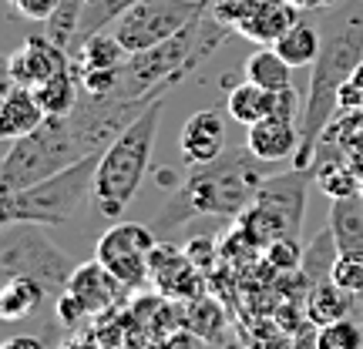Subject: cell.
Masks as SVG:
<instances>
[{
	"label": "cell",
	"mask_w": 363,
	"mask_h": 349,
	"mask_svg": "<svg viewBox=\"0 0 363 349\" xmlns=\"http://www.w3.org/2000/svg\"><path fill=\"white\" fill-rule=\"evenodd\" d=\"M323 44L313 61L310 88L303 98V118H299V131L303 142L293 158L296 168H310L320 138L330 128V121L340 115V88L350 81V74L363 64V0H340L326 11L313 13Z\"/></svg>",
	"instance_id": "cell-1"
},
{
	"label": "cell",
	"mask_w": 363,
	"mask_h": 349,
	"mask_svg": "<svg viewBox=\"0 0 363 349\" xmlns=\"http://www.w3.org/2000/svg\"><path fill=\"white\" fill-rule=\"evenodd\" d=\"M266 181V161L252 155L249 148L225 151L216 161L192 165L189 178L175 185L169 195V205L158 212L155 232L179 229L182 222L195 215H222V219H239L256 192Z\"/></svg>",
	"instance_id": "cell-2"
},
{
	"label": "cell",
	"mask_w": 363,
	"mask_h": 349,
	"mask_svg": "<svg viewBox=\"0 0 363 349\" xmlns=\"http://www.w3.org/2000/svg\"><path fill=\"white\" fill-rule=\"evenodd\" d=\"M235 30L229 24H222L212 11L202 17H195L192 24L179 30L175 38L165 44H158L152 51L131 54L125 67L118 71L115 81V98H138V101H158L165 98L175 84L195 74L202 61H208L219 51L225 40L233 38Z\"/></svg>",
	"instance_id": "cell-3"
},
{
	"label": "cell",
	"mask_w": 363,
	"mask_h": 349,
	"mask_svg": "<svg viewBox=\"0 0 363 349\" xmlns=\"http://www.w3.org/2000/svg\"><path fill=\"white\" fill-rule=\"evenodd\" d=\"M162 108H165V98L148 104L142 115L101 151L94 195H91L101 219L115 222L118 215H125V208L131 205V198L142 188L148 165H152V151H155V135L162 128Z\"/></svg>",
	"instance_id": "cell-4"
},
{
	"label": "cell",
	"mask_w": 363,
	"mask_h": 349,
	"mask_svg": "<svg viewBox=\"0 0 363 349\" xmlns=\"http://www.w3.org/2000/svg\"><path fill=\"white\" fill-rule=\"evenodd\" d=\"M101 151L84 155L81 161L67 165L51 178L38 181L21 192H7L0 202V222H30V225H65L81 212L94 195V178H98Z\"/></svg>",
	"instance_id": "cell-5"
},
{
	"label": "cell",
	"mask_w": 363,
	"mask_h": 349,
	"mask_svg": "<svg viewBox=\"0 0 363 349\" xmlns=\"http://www.w3.org/2000/svg\"><path fill=\"white\" fill-rule=\"evenodd\" d=\"M88 155L81 148L78 135L71 128L67 118L48 115L44 125L24 135V138H13L7 155L0 161V192H21L30 188L38 181L51 178L57 171H65L67 165H74Z\"/></svg>",
	"instance_id": "cell-6"
},
{
	"label": "cell",
	"mask_w": 363,
	"mask_h": 349,
	"mask_svg": "<svg viewBox=\"0 0 363 349\" xmlns=\"http://www.w3.org/2000/svg\"><path fill=\"white\" fill-rule=\"evenodd\" d=\"M313 181V168H293L283 175H269L256 192L252 205L239 215V229L249 246H269L276 239H296L303 232L306 212V188Z\"/></svg>",
	"instance_id": "cell-7"
},
{
	"label": "cell",
	"mask_w": 363,
	"mask_h": 349,
	"mask_svg": "<svg viewBox=\"0 0 363 349\" xmlns=\"http://www.w3.org/2000/svg\"><path fill=\"white\" fill-rule=\"evenodd\" d=\"M0 269L7 275H27L48 289V296H61L78 269V262L67 259L61 248L48 242L40 225L30 222H4L0 235Z\"/></svg>",
	"instance_id": "cell-8"
},
{
	"label": "cell",
	"mask_w": 363,
	"mask_h": 349,
	"mask_svg": "<svg viewBox=\"0 0 363 349\" xmlns=\"http://www.w3.org/2000/svg\"><path fill=\"white\" fill-rule=\"evenodd\" d=\"M208 7L212 0H138L111 24V34L125 44L128 54H142L175 38Z\"/></svg>",
	"instance_id": "cell-9"
},
{
	"label": "cell",
	"mask_w": 363,
	"mask_h": 349,
	"mask_svg": "<svg viewBox=\"0 0 363 349\" xmlns=\"http://www.w3.org/2000/svg\"><path fill=\"white\" fill-rule=\"evenodd\" d=\"M158 248L155 229L138 225V222H118L98 239L94 259L104 269L118 275L128 289H138L152 279V256Z\"/></svg>",
	"instance_id": "cell-10"
},
{
	"label": "cell",
	"mask_w": 363,
	"mask_h": 349,
	"mask_svg": "<svg viewBox=\"0 0 363 349\" xmlns=\"http://www.w3.org/2000/svg\"><path fill=\"white\" fill-rule=\"evenodd\" d=\"M208 11L259 47H272L299 21V11L286 0H212Z\"/></svg>",
	"instance_id": "cell-11"
},
{
	"label": "cell",
	"mask_w": 363,
	"mask_h": 349,
	"mask_svg": "<svg viewBox=\"0 0 363 349\" xmlns=\"http://www.w3.org/2000/svg\"><path fill=\"white\" fill-rule=\"evenodd\" d=\"M67 64H71V54L65 47H57L48 34H30L21 44V51L11 54L7 78H11V84H21V88H38L40 81H48Z\"/></svg>",
	"instance_id": "cell-12"
},
{
	"label": "cell",
	"mask_w": 363,
	"mask_h": 349,
	"mask_svg": "<svg viewBox=\"0 0 363 349\" xmlns=\"http://www.w3.org/2000/svg\"><path fill=\"white\" fill-rule=\"evenodd\" d=\"M125 289H128V285L121 282L118 275H111L98 259H91L74 269V275H71V282H67L65 292H71V296L78 299V306L88 312V316H101V312H108L115 306L118 296H121Z\"/></svg>",
	"instance_id": "cell-13"
},
{
	"label": "cell",
	"mask_w": 363,
	"mask_h": 349,
	"mask_svg": "<svg viewBox=\"0 0 363 349\" xmlns=\"http://www.w3.org/2000/svg\"><path fill=\"white\" fill-rule=\"evenodd\" d=\"M299 142H303L299 121L296 118H283V115L262 118L259 125H252L246 135V148L259 158V161H266V165L296 158Z\"/></svg>",
	"instance_id": "cell-14"
},
{
	"label": "cell",
	"mask_w": 363,
	"mask_h": 349,
	"mask_svg": "<svg viewBox=\"0 0 363 349\" xmlns=\"http://www.w3.org/2000/svg\"><path fill=\"white\" fill-rule=\"evenodd\" d=\"M182 155L189 165H206V161H216L219 155H225V118L212 108H202L195 111L185 125H182L179 135Z\"/></svg>",
	"instance_id": "cell-15"
},
{
	"label": "cell",
	"mask_w": 363,
	"mask_h": 349,
	"mask_svg": "<svg viewBox=\"0 0 363 349\" xmlns=\"http://www.w3.org/2000/svg\"><path fill=\"white\" fill-rule=\"evenodd\" d=\"M152 282L169 299H192L202 292V279H199V269L192 265L189 252L169 246H158L152 256Z\"/></svg>",
	"instance_id": "cell-16"
},
{
	"label": "cell",
	"mask_w": 363,
	"mask_h": 349,
	"mask_svg": "<svg viewBox=\"0 0 363 349\" xmlns=\"http://www.w3.org/2000/svg\"><path fill=\"white\" fill-rule=\"evenodd\" d=\"M48 111L40 108L34 88H21V84H7L4 104H0V135L13 142V138H24L30 131L44 125Z\"/></svg>",
	"instance_id": "cell-17"
},
{
	"label": "cell",
	"mask_w": 363,
	"mask_h": 349,
	"mask_svg": "<svg viewBox=\"0 0 363 349\" xmlns=\"http://www.w3.org/2000/svg\"><path fill=\"white\" fill-rule=\"evenodd\" d=\"M131 54L125 51V44L111 34V30H98L91 34L78 51L71 54V61L78 67V74H104V71H121Z\"/></svg>",
	"instance_id": "cell-18"
},
{
	"label": "cell",
	"mask_w": 363,
	"mask_h": 349,
	"mask_svg": "<svg viewBox=\"0 0 363 349\" xmlns=\"http://www.w3.org/2000/svg\"><path fill=\"white\" fill-rule=\"evenodd\" d=\"M320 44H323V34H320L316 17H313V13H299V21L289 27L272 47H276V54L283 57L286 64H293V67L310 64L313 67L316 54H320Z\"/></svg>",
	"instance_id": "cell-19"
},
{
	"label": "cell",
	"mask_w": 363,
	"mask_h": 349,
	"mask_svg": "<svg viewBox=\"0 0 363 349\" xmlns=\"http://www.w3.org/2000/svg\"><path fill=\"white\" fill-rule=\"evenodd\" d=\"M357 312V296H350L347 289H340L333 279L310 285V296H306V319L313 326H326V323H340V319H350Z\"/></svg>",
	"instance_id": "cell-20"
},
{
	"label": "cell",
	"mask_w": 363,
	"mask_h": 349,
	"mask_svg": "<svg viewBox=\"0 0 363 349\" xmlns=\"http://www.w3.org/2000/svg\"><path fill=\"white\" fill-rule=\"evenodd\" d=\"M330 232L337 239L340 252H353L363 248V195H343V198H330Z\"/></svg>",
	"instance_id": "cell-21"
},
{
	"label": "cell",
	"mask_w": 363,
	"mask_h": 349,
	"mask_svg": "<svg viewBox=\"0 0 363 349\" xmlns=\"http://www.w3.org/2000/svg\"><path fill=\"white\" fill-rule=\"evenodd\" d=\"M34 94H38L40 108H44L48 115H57V118L71 115L81 101V78H78L74 61L67 67H61L57 74H51L48 81H40L38 88H34Z\"/></svg>",
	"instance_id": "cell-22"
},
{
	"label": "cell",
	"mask_w": 363,
	"mask_h": 349,
	"mask_svg": "<svg viewBox=\"0 0 363 349\" xmlns=\"http://www.w3.org/2000/svg\"><path fill=\"white\" fill-rule=\"evenodd\" d=\"M225 108H229L233 121L252 128V125H259L262 118H269L272 111H276V91H266V88H259L256 81L246 78V81H239V84L229 91Z\"/></svg>",
	"instance_id": "cell-23"
},
{
	"label": "cell",
	"mask_w": 363,
	"mask_h": 349,
	"mask_svg": "<svg viewBox=\"0 0 363 349\" xmlns=\"http://www.w3.org/2000/svg\"><path fill=\"white\" fill-rule=\"evenodd\" d=\"M48 296V289L27 275H7V282L0 289V316L7 323H24L40 309V302Z\"/></svg>",
	"instance_id": "cell-24"
},
{
	"label": "cell",
	"mask_w": 363,
	"mask_h": 349,
	"mask_svg": "<svg viewBox=\"0 0 363 349\" xmlns=\"http://www.w3.org/2000/svg\"><path fill=\"white\" fill-rule=\"evenodd\" d=\"M337 259H340V246H337V239H333V232H330V225H326V229H320V235L313 239L310 246L303 248L299 279L306 282V289L316 282H323V279H330Z\"/></svg>",
	"instance_id": "cell-25"
},
{
	"label": "cell",
	"mask_w": 363,
	"mask_h": 349,
	"mask_svg": "<svg viewBox=\"0 0 363 349\" xmlns=\"http://www.w3.org/2000/svg\"><path fill=\"white\" fill-rule=\"evenodd\" d=\"M246 78L266 91H286L293 88V64H286L276 47H256L246 61Z\"/></svg>",
	"instance_id": "cell-26"
},
{
	"label": "cell",
	"mask_w": 363,
	"mask_h": 349,
	"mask_svg": "<svg viewBox=\"0 0 363 349\" xmlns=\"http://www.w3.org/2000/svg\"><path fill=\"white\" fill-rule=\"evenodd\" d=\"M81 13H84V0H61L57 11L44 21V34H48L57 47H65L67 54H74V44H78Z\"/></svg>",
	"instance_id": "cell-27"
},
{
	"label": "cell",
	"mask_w": 363,
	"mask_h": 349,
	"mask_svg": "<svg viewBox=\"0 0 363 349\" xmlns=\"http://www.w3.org/2000/svg\"><path fill=\"white\" fill-rule=\"evenodd\" d=\"M135 4H138V0H84V13H81L78 44H74V51H78V47L91 38V34L108 30V27L115 24V21L128 11V7H135Z\"/></svg>",
	"instance_id": "cell-28"
},
{
	"label": "cell",
	"mask_w": 363,
	"mask_h": 349,
	"mask_svg": "<svg viewBox=\"0 0 363 349\" xmlns=\"http://www.w3.org/2000/svg\"><path fill=\"white\" fill-rule=\"evenodd\" d=\"M316 349H363V326L360 319H340V323L316 326Z\"/></svg>",
	"instance_id": "cell-29"
},
{
	"label": "cell",
	"mask_w": 363,
	"mask_h": 349,
	"mask_svg": "<svg viewBox=\"0 0 363 349\" xmlns=\"http://www.w3.org/2000/svg\"><path fill=\"white\" fill-rule=\"evenodd\" d=\"M340 289H347L350 296H363V248H353V252H340L337 265H333V275H330Z\"/></svg>",
	"instance_id": "cell-30"
},
{
	"label": "cell",
	"mask_w": 363,
	"mask_h": 349,
	"mask_svg": "<svg viewBox=\"0 0 363 349\" xmlns=\"http://www.w3.org/2000/svg\"><path fill=\"white\" fill-rule=\"evenodd\" d=\"M266 259H269L272 269L293 272V269H299V262H303V246H299L296 239H276V242L266 246Z\"/></svg>",
	"instance_id": "cell-31"
},
{
	"label": "cell",
	"mask_w": 363,
	"mask_h": 349,
	"mask_svg": "<svg viewBox=\"0 0 363 349\" xmlns=\"http://www.w3.org/2000/svg\"><path fill=\"white\" fill-rule=\"evenodd\" d=\"M340 111H363V64L350 74V81L340 88Z\"/></svg>",
	"instance_id": "cell-32"
},
{
	"label": "cell",
	"mask_w": 363,
	"mask_h": 349,
	"mask_svg": "<svg viewBox=\"0 0 363 349\" xmlns=\"http://www.w3.org/2000/svg\"><path fill=\"white\" fill-rule=\"evenodd\" d=\"M11 4L24 13L27 21H38V24H44V21L57 11V4H61V0H11Z\"/></svg>",
	"instance_id": "cell-33"
},
{
	"label": "cell",
	"mask_w": 363,
	"mask_h": 349,
	"mask_svg": "<svg viewBox=\"0 0 363 349\" xmlns=\"http://www.w3.org/2000/svg\"><path fill=\"white\" fill-rule=\"evenodd\" d=\"M289 7H296L299 13H320L326 11V7H333V4H340V0H286Z\"/></svg>",
	"instance_id": "cell-34"
},
{
	"label": "cell",
	"mask_w": 363,
	"mask_h": 349,
	"mask_svg": "<svg viewBox=\"0 0 363 349\" xmlns=\"http://www.w3.org/2000/svg\"><path fill=\"white\" fill-rule=\"evenodd\" d=\"M4 349H44V346H40L38 339H30V336H13V339L4 343Z\"/></svg>",
	"instance_id": "cell-35"
},
{
	"label": "cell",
	"mask_w": 363,
	"mask_h": 349,
	"mask_svg": "<svg viewBox=\"0 0 363 349\" xmlns=\"http://www.w3.org/2000/svg\"><path fill=\"white\" fill-rule=\"evenodd\" d=\"M360 195H363V185H360Z\"/></svg>",
	"instance_id": "cell-36"
}]
</instances>
